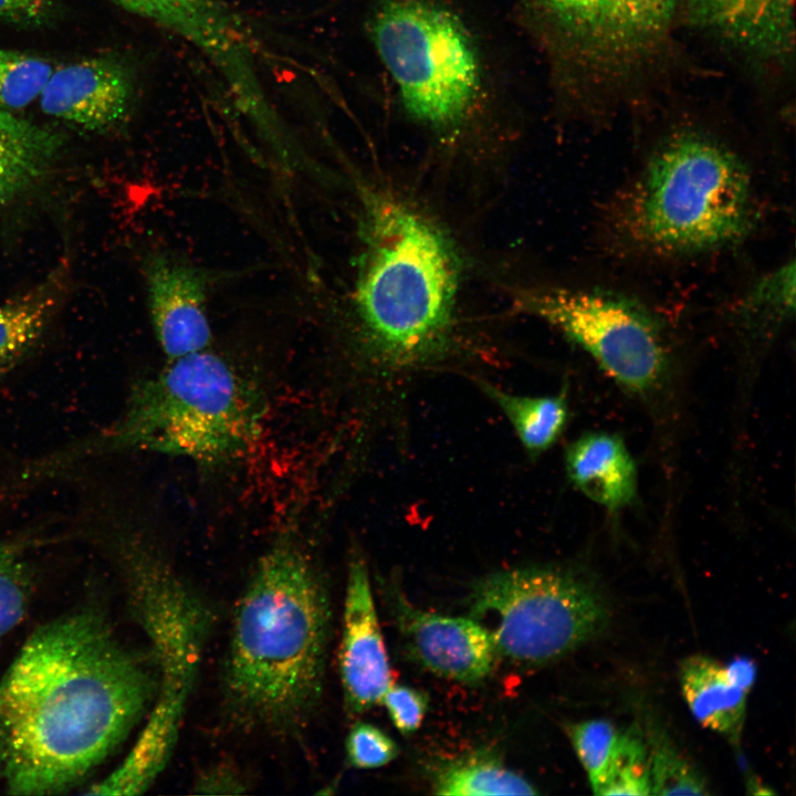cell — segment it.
<instances>
[{
    "mask_svg": "<svg viewBox=\"0 0 796 796\" xmlns=\"http://www.w3.org/2000/svg\"><path fill=\"white\" fill-rule=\"evenodd\" d=\"M158 674L93 610L38 628L0 681V779L12 795L83 781L151 706Z\"/></svg>",
    "mask_w": 796,
    "mask_h": 796,
    "instance_id": "cell-1",
    "label": "cell"
},
{
    "mask_svg": "<svg viewBox=\"0 0 796 796\" xmlns=\"http://www.w3.org/2000/svg\"><path fill=\"white\" fill-rule=\"evenodd\" d=\"M331 608L310 552L292 533L264 551L237 604L224 667L231 708L249 724L298 726L323 691Z\"/></svg>",
    "mask_w": 796,
    "mask_h": 796,
    "instance_id": "cell-2",
    "label": "cell"
},
{
    "mask_svg": "<svg viewBox=\"0 0 796 796\" xmlns=\"http://www.w3.org/2000/svg\"><path fill=\"white\" fill-rule=\"evenodd\" d=\"M365 202V251L355 289L362 326L390 363L426 360L450 335L459 281L454 249L406 203L381 193Z\"/></svg>",
    "mask_w": 796,
    "mask_h": 796,
    "instance_id": "cell-3",
    "label": "cell"
},
{
    "mask_svg": "<svg viewBox=\"0 0 796 796\" xmlns=\"http://www.w3.org/2000/svg\"><path fill=\"white\" fill-rule=\"evenodd\" d=\"M265 411L255 383L205 349L170 359L138 381L115 425L73 453L144 450L217 467L251 448Z\"/></svg>",
    "mask_w": 796,
    "mask_h": 796,
    "instance_id": "cell-4",
    "label": "cell"
},
{
    "mask_svg": "<svg viewBox=\"0 0 796 796\" xmlns=\"http://www.w3.org/2000/svg\"><path fill=\"white\" fill-rule=\"evenodd\" d=\"M625 214L630 237L651 252L692 255L729 248L755 221L751 176L722 144L679 135L651 157Z\"/></svg>",
    "mask_w": 796,
    "mask_h": 796,
    "instance_id": "cell-5",
    "label": "cell"
},
{
    "mask_svg": "<svg viewBox=\"0 0 796 796\" xmlns=\"http://www.w3.org/2000/svg\"><path fill=\"white\" fill-rule=\"evenodd\" d=\"M118 551L153 643L159 683L149 716L130 752L95 788L101 795H137L157 778L174 752L208 619L202 604L149 542L124 533L118 537Z\"/></svg>",
    "mask_w": 796,
    "mask_h": 796,
    "instance_id": "cell-6",
    "label": "cell"
},
{
    "mask_svg": "<svg viewBox=\"0 0 796 796\" xmlns=\"http://www.w3.org/2000/svg\"><path fill=\"white\" fill-rule=\"evenodd\" d=\"M370 34L410 115L436 128L468 117L481 91V69L452 11L433 0H385L373 14Z\"/></svg>",
    "mask_w": 796,
    "mask_h": 796,
    "instance_id": "cell-7",
    "label": "cell"
},
{
    "mask_svg": "<svg viewBox=\"0 0 796 796\" xmlns=\"http://www.w3.org/2000/svg\"><path fill=\"white\" fill-rule=\"evenodd\" d=\"M469 617L491 635L499 657L525 666L557 660L596 637L608 607L593 585L557 568L496 572L469 594Z\"/></svg>",
    "mask_w": 796,
    "mask_h": 796,
    "instance_id": "cell-8",
    "label": "cell"
},
{
    "mask_svg": "<svg viewBox=\"0 0 796 796\" xmlns=\"http://www.w3.org/2000/svg\"><path fill=\"white\" fill-rule=\"evenodd\" d=\"M526 308L582 347L622 387H652L666 365L660 325L639 302L601 290H547L525 298Z\"/></svg>",
    "mask_w": 796,
    "mask_h": 796,
    "instance_id": "cell-9",
    "label": "cell"
},
{
    "mask_svg": "<svg viewBox=\"0 0 796 796\" xmlns=\"http://www.w3.org/2000/svg\"><path fill=\"white\" fill-rule=\"evenodd\" d=\"M678 0H523L557 53L584 73L616 76L667 39Z\"/></svg>",
    "mask_w": 796,
    "mask_h": 796,
    "instance_id": "cell-10",
    "label": "cell"
},
{
    "mask_svg": "<svg viewBox=\"0 0 796 796\" xmlns=\"http://www.w3.org/2000/svg\"><path fill=\"white\" fill-rule=\"evenodd\" d=\"M392 614L410 656L430 672L472 684L494 670L499 654L490 632L471 617L429 612L410 605L399 594Z\"/></svg>",
    "mask_w": 796,
    "mask_h": 796,
    "instance_id": "cell-11",
    "label": "cell"
},
{
    "mask_svg": "<svg viewBox=\"0 0 796 796\" xmlns=\"http://www.w3.org/2000/svg\"><path fill=\"white\" fill-rule=\"evenodd\" d=\"M338 670L345 708L352 714L379 704L392 684L368 569L356 555L348 565Z\"/></svg>",
    "mask_w": 796,
    "mask_h": 796,
    "instance_id": "cell-12",
    "label": "cell"
},
{
    "mask_svg": "<svg viewBox=\"0 0 796 796\" xmlns=\"http://www.w3.org/2000/svg\"><path fill=\"white\" fill-rule=\"evenodd\" d=\"M134 94L128 67L97 57L53 70L38 98L45 114L85 130L103 132L124 122Z\"/></svg>",
    "mask_w": 796,
    "mask_h": 796,
    "instance_id": "cell-13",
    "label": "cell"
},
{
    "mask_svg": "<svg viewBox=\"0 0 796 796\" xmlns=\"http://www.w3.org/2000/svg\"><path fill=\"white\" fill-rule=\"evenodd\" d=\"M144 275L151 326L168 360L208 349L212 333L206 274L167 254L155 253L145 261Z\"/></svg>",
    "mask_w": 796,
    "mask_h": 796,
    "instance_id": "cell-14",
    "label": "cell"
},
{
    "mask_svg": "<svg viewBox=\"0 0 796 796\" xmlns=\"http://www.w3.org/2000/svg\"><path fill=\"white\" fill-rule=\"evenodd\" d=\"M691 21L730 48L763 61L794 52V0H682Z\"/></svg>",
    "mask_w": 796,
    "mask_h": 796,
    "instance_id": "cell-15",
    "label": "cell"
},
{
    "mask_svg": "<svg viewBox=\"0 0 796 796\" xmlns=\"http://www.w3.org/2000/svg\"><path fill=\"white\" fill-rule=\"evenodd\" d=\"M566 469L577 489L607 509H619L635 495V463L616 436L584 434L567 450Z\"/></svg>",
    "mask_w": 796,
    "mask_h": 796,
    "instance_id": "cell-16",
    "label": "cell"
},
{
    "mask_svg": "<svg viewBox=\"0 0 796 796\" xmlns=\"http://www.w3.org/2000/svg\"><path fill=\"white\" fill-rule=\"evenodd\" d=\"M682 694L703 726L737 741L744 724L746 692L733 685L720 662L691 656L680 667Z\"/></svg>",
    "mask_w": 796,
    "mask_h": 796,
    "instance_id": "cell-17",
    "label": "cell"
},
{
    "mask_svg": "<svg viewBox=\"0 0 796 796\" xmlns=\"http://www.w3.org/2000/svg\"><path fill=\"white\" fill-rule=\"evenodd\" d=\"M65 284L62 268L42 283L0 305V378L22 363L42 339Z\"/></svg>",
    "mask_w": 796,
    "mask_h": 796,
    "instance_id": "cell-18",
    "label": "cell"
},
{
    "mask_svg": "<svg viewBox=\"0 0 796 796\" xmlns=\"http://www.w3.org/2000/svg\"><path fill=\"white\" fill-rule=\"evenodd\" d=\"M61 144L57 134L0 107V206L44 172Z\"/></svg>",
    "mask_w": 796,
    "mask_h": 796,
    "instance_id": "cell-19",
    "label": "cell"
},
{
    "mask_svg": "<svg viewBox=\"0 0 796 796\" xmlns=\"http://www.w3.org/2000/svg\"><path fill=\"white\" fill-rule=\"evenodd\" d=\"M438 795H535L523 776L511 771L492 752H478L443 765L433 779Z\"/></svg>",
    "mask_w": 796,
    "mask_h": 796,
    "instance_id": "cell-20",
    "label": "cell"
},
{
    "mask_svg": "<svg viewBox=\"0 0 796 796\" xmlns=\"http://www.w3.org/2000/svg\"><path fill=\"white\" fill-rule=\"evenodd\" d=\"M482 389L500 406L517 437L532 454L548 449L559 437L567 419L564 395L525 397L483 383Z\"/></svg>",
    "mask_w": 796,
    "mask_h": 796,
    "instance_id": "cell-21",
    "label": "cell"
},
{
    "mask_svg": "<svg viewBox=\"0 0 796 796\" xmlns=\"http://www.w3.org/2000/svg\"><path fill=\"white\" fill-rule=\"evenodd\" d=\"M597 795H651L646 746L636 733L619 734Z\"/></svg>",
    "mask_w": 796,
    "mask_h": 796,
    "instance_id": "cell-22",
    "label": "cell"
},
{
    "mask_svg": "<svg viewBox=\"0 0 796 796\" xmlns=\"http://www.w3.org/2000/svg\"><path fill=\"white\" fill-rule=\"evenodd\" d=\"M53 70L42 57L0 48V107L13 111L31 104Z\"/></svg>",
    "mask_w": 796,
    "mask_h": 796,
    "instance_id": "cell-23",
    "label": "cell"
},
{
    "mask_svg": "<svg viewBox=\"0 0 796 796\" xmlns=\"http://www.w3.org/2000/svg\"><path fill=\"white\" fill-rule=\"evenodd\" d=\"M31 593V573L19 545L0 543V641L23 620Z\"/></svg>",
    "mask_w": 796,
    "mask_h": 796,
    "instance_id": "cell-24",
    "label": "cell"
},
{
    "mask_svg": "<svg viewBox=\"0 0 796 796\" xmlns=\"http://www.w3.org/2000/svg\"><path fill=\"white\" fill-rule=\"evenodd\" d=\"M795 311V263L789 261L763 276L745 295L741 313L748 320H786Z\"/></svg>",
    "mask_w": 796,
    "mask_h": 796,
    "instance_id": "cell-25",
    "label": "cell"
},
{
    "mask_svg": "<svg viewBox=\"0 0 796 796\" xmlns=\"http://www.w3.org/2000/svg\"><path fill=\"white\" fill-rule=\"evenodd\" d=\"M651 794L705 795L700 774L669 743L656 742L648 756Z\"/></svg>",
    "mask_w": 796,
    "mask_h": 796,
    "instance_id": "cell-26",
    "label": "cell"
},
{
    "mask_svg": "<svg viewBox=\"0 0 796 796\" xmlns=\"http://www.w3.org/2000/svg\"><path fill=\"white\" fill-rule=\"evenodd\" d=\"M619 734L609 721L603 719L583 721L568 729L570 742L593 788L607 769Z\"/></svg>",
    "mask_w": 796,
    "mask_h": 796,
    "instance_id": "cell-27",
    "label": "cell"
},
{
    "mask_svg": "<svg viewBox=\"0 0 796 796\" xmlns=\"http://www.w3.org/2000/svg\"><path fill=\"white\" fill-rule=\"evenodd\" d=\"M345 748L348 763L358 769L381 767L399 754L398 745L386 732L363 721L349 730Z\"/></svg>",
    "mask_w": 796,
    "mask_h": 796,
    "instance_id": "cell-28",
    "label": "cell"
},
{
    "mask_svg": "<svg viewBox=\"0 0 796 796\" xmlns=\"http://www.w3.org/2000/svg\"><path fill=\"white\" fill-rule=\"evenodd\" d=\"M380 703L404 735L412 734L421 726L429 709V698L423 691L401 684H391Z\"/></svg>",
    "mask_w": 796,
    "mask_h": 796,
    "instance_id": "cell-29",
    "label": "cell"
},
{
    "mask_svg": "<svg viewBox=\"0 0 796 796\" xmlns=\"http://www.w3.org/2000/svg\"><path fill=\"white\" fill-rule=\"evenodd\" d=\"M140 18L170 31L181 28L192 15L198 0H109Z\"/></svg>",
    "mask_w": 796,
    "mask_h": 796,
    "instance_id": "cell-30",
    "label": "cell"
},
{
    "mask_svg": "<svg viewBox=\"0 0 796 796\" xmlns=\"http://www.w3.org/2000/svg\"><path fill=\"white\" fill-rule=\"evenodd\" d=\"M54 0H0V21L36 27L53 14Z\"/></svg>",
    "mask_w": 796,
    "mask_h": 796,
    "instance_id": "cell-31",
    "label": "cell"
},
{
    "mask_svg": "<svg viewBox=\"0 0 796 796\" xmlns=\"http://www.w3.org/2000/svg\"><path fill=\"white\" fill-rule=\"evenodd\" d=\"M724 667L729 681L744 692H748L756 678V664L747 657H737Z\"/></svg>",
    "mask_w": 796,
    "mask_h": 796,
    "instance_id": "cell-32",
    "label": "cell"
}]
</instances>
